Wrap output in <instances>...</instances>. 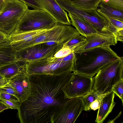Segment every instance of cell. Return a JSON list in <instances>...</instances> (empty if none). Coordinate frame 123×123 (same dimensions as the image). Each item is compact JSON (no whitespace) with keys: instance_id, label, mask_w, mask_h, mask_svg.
<instances>
[{"instance_id":"cell-1","label":"cell","mask_w":123,"mask_h":123,"mask_svg":"<svg viewBox=\"0 0 123 123\" xmlns=\"http://www.w3.org/2000/svg\"><path fill=\"white\" fill-rule=\"evenodd\" d=\"M72 72L58 75H29L30 96L18 110L21 123H52L55 113L68 98L64 89L71 78Z\"/></svg>"},{"instance_id":"cell-2","label":"cell","mask_w":123,"mask_h":123,"mask_svg":"<svg viewBox=\"0 0 123 123\" xmlns=\"http://www.w3.org/2000/svg\"><path fill=\"white\" fill-rule=\"evenodd\" d=\"M75 53L73 72L92 77L105 65L120 58L110 47H98Z\"/></svg>"},{"instance_id":"cell-3","label":"cell","mask_w":123,"mask_h":123,"mask_svg":"<svg viewBox=\"0 0 123 123\" xmlns=\"http://www.w3.org/2000/svg\"><path fill=\"white\" fill-rule=\"evenodd\" d=\"M123 58L102 67L93 78L92 89L100 95L107 94L123 79Z\"/></svg>"},{"instance_id":"cell-4","label":"cell","mask_w":123,"mask_h":123,"mask_svg":"<svg viewBox=\"0 0 123 123\" xmlns=\"http://www.w3.org/2000/svg\"><path fill=\"white\" fill-rule=\"evenodd\" d=\"M75 60L64 61L63 57L57 58L53 56L33 62L25 63L26 74L29 76L34 74L58 75L73 72Z\"/></svg>"},{"instance_id":"cell-5","label":"cell","mask_w":123,"mask_h":123,"mask_svg":"<svg viewBox=\"0 0 123 123\" xmlns=\"http://www.w3.org/2000/svg\"><path fill=\"white\" fill-rule=\"evenodd\" d=\"M80 35L77 30L72 26L59 23L56 26L43 33L21 41L20 47L22 49L38 43L49 42L63 44Z\"/></svg>"},{"instance_id":"cell-6","label":"cell","mask_w":123,"mask_h":123,"mask_svg":"<svg viewBox=\"0 0 123 123\" xmlns=\"http://www.w3.org/2000/svg\"><path fill=\"white\" fill-rule=\"evenodd\" d=\"M58 23L53 17L45 11L28 9L21 18L16 29L12 33L49 29Z\"/></svg>"},{"instance_id":"cell-7","label":"cell","mask_w":123,"mask_h":123,"mask_svg":"<svg viewBox=\"0 0 123 123\" xmlns=\"http://www.w3.org/2000/svg\"><path fill=\"white\" fill-rule=\"evenodd\" d=\"M28 6L18 0H8L0 11V31L8 36L16 29Z\"/></svg>"},{"instance_id":"cell-8","label":"cell","mask_w":123,"mask_h":123,"mask_svg":"<svg viewBox=\"0 0 123 123\" xmlns=\"http://www.w3.org/2000/svg\"><path fill=\"white\" fill-rule=\"evenodd\" d=\"M55 0L64 10L89 22L99 32L113 34L109 27V21L100 15L96 10H81L74 7L67 0Z\"/></svg>"},{"instance_id":"cell-9","label":"cell","mask_w":123,"mask_h":123,"mask_svg":"<svg viewBox=\"0 0 123 123\" xmlns=\"http://www.w3.org/2000/svg\"><path fill=\"white\" fill-rule=\"evenodd\" d=\"M63 44L49 45L46 43H38L16 51L18 60L25 63L31 62L53 56L60 50Z\"/></svg>"},{"instance_id":"cell-10","label":"cell","mask_w":123,"mask_h":123,"mask_svg":"<svg viewBox=\"0 0 123 123\" xmlns=\"http://www.w3.org/2000/svg\"><path fill=\"white\" fill-rule=\"evenodd\" d=\"M82 97L68 98L55 112L52 123H74L84 110Z\"/></svg>"},{"instance_id":"cell-11","label":"cell","mask_w":123,"mask_h":123,"mask_svg":"<svg viewBox=\"0 0 123 123\" xmlns=\"http://www.w3.org/2000/svg\"><path fill=\"white\" fill-rule=\"evenodd\" d=\"M93 82L92 77L73 72L64 91L68 98L82 97L92 89Z\"/></svg>"},{"instance_id":"cell-12","label":"cell","mask_w":123,"mask_h":123,"mask_svg":"<svg viewBox=\"0 0 123 123\" xmlns=\"http://www.w3.org/2000/svg\"><path fill=\"white\" fill-rule=\"evenodd\" d=\"M86 42L75 53L98 47H108L117 44L115 36L111 33H100L85 37Z\"/></svg>"},{"instance_id":"cell-13","label":"cell","mask_w":123,"mask_h":123,"mask_svg":"<svg viewBox=\"0 0 123 123\" xmlns=\"http://www.w3.org/2000/svg\"><path fill=\"white\" fill-rule=\"evenodd\" d=\"M7 85L14 88L17 92L19 104L30 96L31 86L29 76L27 74L16 75L9 80Z\"/></svg>"},{"instance_id":"cell-14","label":"cell","mask_w":123,"mask_h":123,"mask_svg":"<svg viewBox=\"0 0 123 123\" xmlns=\"http://www.w3.org/2000/svg\"><path fill=\"white\" fill-rule=\"evenodd\" d=\"M44 10L51 15L60 23L70 25L71 22L67 12L62 8L55 0H39Z\"/></svg>"},{"instance_id":"cell-15","label":"cell","mask_w":123,"mask_h":123,"mask_svg":"<svg viewBox=\"0 0 123 123\" xmlns=\"http://www.w3.org/2000/svg\"><path fill=\"white\" fill-rule=\"evenodd\" d=\"M115 94L112 91L102 97L98 111L95 122L103 123L112 111L116 104L114 101Z\"/></svg>"},{"instance_id":"cell-16","label":"cell","mask_w":123,"mask_h":123,"mask_svg":"<svg viewBox=\"0 0 123 123\" xmlns=\"http://www.w3.org/2000/svg\"><path fill=\"white\" fill-rule=\"evenodd\" d=\"M68 15L70 19L71 25L80 35L86 37L100 33L87 21L69 13Z\"/></svg>"},{"instance_id":"cell-17","label":"cell","mask_w":123,"mask_h":123,"mask_svg":"<svg viewBox=\"0 0 123 123\" xmlns=\"http://www.w3.org/2000/svg\"><path fill=\"white\" fill-rule=\"evenodd\" d=\"M16 52L8 39L0 42V67L18 61Z\"/></svg>"},{"instance_id":"cell-18","label":"cell","mask_w":123,"mask_h":123,"mask_svg":"<svg viewBox=\"0 0 123 123\" xmlns=\"http://www.w3.org/2000/svg\"><path fill=\"white\" fill-rule=\"evenodd\" d=\"M0 74L8 80L18 75L27 74L25 63L18 61L0 67Z\"/></svg>"},{"instance_id":"cell-19","label":"cell","mask_w":123,"mask_h":123,"mask_svg":"<svg viewBox=\"0 0 123 123\" xmlns=\"http://www.w3.org/2000/svg\"><path fill=\"white\" fill-rule=\"evenodd\" d=\"M96 10L100 15L108 20L112 18L123 21V11L107 5L101 2Z\"/></svg>"},{"instance_id":"cell-20","label":"cell","mask_w":123,"mask_h":123,"mask_svg":"<svg viewBox=\"0 0 123 123\" xmlns=\"http://www.w3.org/2000/svg\"><path fill=\"white\" fill-rule=\"evenodd\" d=\"M75 7L86 10H95L102 0H67Z\"/></svg>"},{"instance_id":"cell-21","label":"cell","mask_w":123,"mask_h":123,"mask_svg":"<svg viewBox=\"0 0 123 123\" xmlns=\"http://www.w3.org/2000/svg\"><path fill=\"white\" fill-rule=\"evenodd\" d=\"M50 29L40 30L12 33L7 36V39L10 43L19 41L24 40L33 36L41 34Z\"/></svg>"},{"instance_id":"cell-22","label":"cell","mask_w":123,"mask_h":123,"mask_svg":"<svg viewBox=\"0 0 123 123\" xmlns=\"http://www.w3.org/2000/svg\"><path fill=\"white\" fill-rule=\"evenodd\" d=\"M85 37L80 35L76 36L63 44V47L69 48L74 53L86 42Z\"/></svg>"},{"instance_id":"cell-23","label":"cell","mask_w":123,"mask_h":123,"mask_svg":"<svg viewBox=\"0 0 123 123\" xmlns=\"http://www.w3.org/2000/svg\"><path fill=\"white\" fill-rule=\"evenodd\" d=\"M100 95L92 89L86 95L82 97V99L84 106V110L87 111L89 110L91 104Z\"/></svg>"},{"instance_id":"cell-24","label":"cell","mask_w":123,"mask_h":123,"mask_svg":"<svg viewBox=\"0 0 123 123\" xmlns=\"http://www.w3.org/2000/svg\"><path fill=\"white\" fill-rule=\"evenodd\" d=\"M109 27L114 31V34L118 31L123 30V21L115 19H109Z\"/></svg>"},{"instance_id":"cell-25","label":"cell","mask_w":123,"mask_h":123,"mask_svg":"<svg viewBox=\"0 0 123 123\" xmlns=\"http://www.w3.org/2000/svg\"><path fill=\"white\" fill-rule=\"evenodd\" d=\"M101 2L123 11V0H102Z\"/></svg>"},{"instance_id":"cell-26","label":"cell","mask_w":123,"mask_h":123,"mask_svg":"<svg viewBox=\"0 0 123 123\" xmlns=\"http://www.w3.org/2000/svg\"><path fill=\"white\" fill-rule=\"evenodd\" d=\"M18 0L24 3L28 6L32 7L34 9L44 11L39 0Z\"/></svg>"},{"instance_id":"cell-27","label":"cell","mask_w":123,"mask_h":123,"mask_svg":"<svg viewBox=\"0 0 123 123\" xmlns=\"http://www.w3.org/2000/svg\"><path fill=\"white\" fill-rule=\"evenodd\" d=\"M112 91L121 99L123 105V80L116 84L112 88Z\"/></svg>"},{"instance_id":"cell-28","label":"cell","mask_w":123,"mask_h":123,"mask_svg":"<svg viewBox=\"0 0 123 123\" xmlns=\"http://www.w3.org/2000/svg\"><path fill=\"white\" fill-rule=\"evenodd\" d=\"M8 93L13 95L18 99V94L15 89L11 86L7 85L4 86L0 87V93Z\"/></svg>"},{"instance_id":"cell-29","label":"cell","mask_w":123,"mask_h":123,"mask_svg":"<svg viewBox=\"0 0 123 123\" xmlns=\"http://www.w3.org/2000/svg\"><path fill=\"white\" fill-rule=\"evenodd\" d=\"M72 52L73 51L69 48L62 47L53 56L57 58H62L66 56Z\"/></svg>"},{"instance_id":"cell-30","label":"cell","mask_w":123,"mask_h":123,"mask_svg":"<svg viewBox=\"0 0 123 123\" xmlns=\"http://www.w3.org/2000/svg\"><path fill=\"white\" fill-rule=\"evenodd\" d=\"M0 100L6 105L9 109L18 110L19 106V102L17 101H9L0 99Z\"/></svg>"},{"instance_id":"cell-31","label":"cell","mask_w":123,"mask_h":123,"mask_svg":"<svg viewBox=\"0 0 123 123\" xmlns=\"http://www.w3.org/2000/svg\"><path fill=\"white\" fill-rule=\"evenodd\" d=\"M0 99L7 100L17 101L19 102L18 98L14 95L6 93H0Z\"/></svg>"},{"instance_id":"cell-32","label":"cell","mask_w":123,"mask_h":123,"mask_svg":"<svg viewBox=\"0 0 123 123\" xmlns=\"http://www.w3.org/2000/svg\"><path fill=\"white\" fill-rule=\"evenodd\" d=\"M106 94L101 95L92 102L90 105V109L94 111L98 109L102 98Z\"/></svg>"},{"instance_id":"cell-33","label":"cell","mask_w":123,"mask_h":123,"mask_svg":"<svg viewBox=\"0 0 123 123\" xmlns=\"http://www.w3.org/2000/svg\"><path fill=\"white\" fill-rule=\"evenodd\" d=\"M117 41H123V30L118 31L115 35Z\"/></svg>"},{"instance_id":"cell-34","label":"cell","mask_w":123,"mask_h":123,"mask_svg":"<svg viewBox=\"0 0 123 123\" xmlns=\"http://www.w3.org/2000/svg\"><path fill=\"white\" fill-rule=\"evenodd\" d=\"M9 80L6 79L4 78L0 79V87L4 86L7 85Z\"/></svg>"},{"instance_id":"cell-35","label":"cell","mask_w":123,"mask_h":123,"mask_svg":"<svg viewBox=\"0 0 123 123\" xmlns=\"http://www.w3.org/2000/svg\"><path fill=\"white\" fill-rule=\"evenodd\" d=\"M7 39V36L0 31V42Z\"/></svg>"},{"instance_id":"cell-36","label":"cell","mask_w":123,"mask_h":123,"mask_svg":"<svg viewBox=\"0 0 123 123\" xmlns=\"http://www.w3.org/2000/svg\"><path fill=\"white\" fill-rule=\"evenodd\" d=\"M8 109H9L8 107L6 105L0 101V112Z\"/></svg>"},{"instance_id":"cell-37","label":"cell","mask_w":123,"mask_h":123,"mask_svg":"<svg viewBox=\"0 0 123 123\" xmlns=\"http://www.w3.org/2000/svg\"><path fill=\"white\" fill-rule=\"evenodd\" d=\"M8 0H0V11Z\"/></svg>"},{"instance_id":"cell-38","label":"cell","mask_w":123,"mask_h":123,"mask_svg":"<svg viewBox=\"0 0 123 123\" xmlns=\"http://www.w3.org/2000/svg\"><path fill=\"white\" fill-rule=\"evenodd\" d=\"M4 78V77L0 74V79Z\"/></svg>"}]
</instances>
